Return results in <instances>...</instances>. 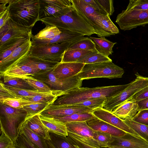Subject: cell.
Listing matches in <instances>:
<instances>
[{"label":"cell","instance_id":"6da1fadb","mask_svg":"<svg viewBox=\"0 0 148 148\" xmlns=\"http://www.w3.org/2000/svg\"><path fill=\"white\" fill-rule=\"evenodd\" d=\"M130 84L92 88H77L58 97L52 104L69 105L91 99L111 97L121 92Z\"/></svg>","mask_w":148,"mask_h":148},{"label":"cell","instance_id":"7a4b0ae2","mask_svg":"<svg viewBox=\"0 0 148 148\" xmlns=\"http://www.w3.org/2000/svg\"><path fill=\"white\" fill-rule=\"evenodd\" d=\"M8 4L10 18L15 23L32 28L39 20V0H10Z\"/></svg>","mask_w":148,"mask_h":148},{"label":"cell","instance_id":"3957f363","mask_svg":"<svg viewBox=\"0 0 148 148\" xmlns=\"http://www.w3.org/2000/svg\"><path fill=\"white\" fill-rule=\"evenodd\" d=\"M46 25L54 26L63 29L81 34L84 36L95 34L93 27L74 9L69 12L55 17L40 19Z\"/></svg>","mask_w":148,"mask_h":148},{"label":"cell","instance_id":"277c9868","mask_svg":"<svg viewBox=\"0 0 148 148\" xmlns=\"http://www.w3.org/2000/svg\"><path fill=\"white\" fill-rule=\"evenodd\" d=\"M124 73L122 68L112 62L85 64L77 76L82 80L98 78H120Z\"/></svg>","mask_w":148,"mask_h":148},{"label":"cell","instance_id":"5b68a950","mask_svg":"<svg viewBox=\"0 0 148 148\" xmlns=\"http://www.w3.org/2000/svg\"><path fill=\"white\" fill-rule=\"evenodd\" d=\"M135 79L119 94L106 98L102 108L112 112L116 107L128 100L135 94L148 87V77L142 76L137 73L135 74Z\"/></svg>","mask_w":148,"mask_h":148},{"label":"cell","instance_id":"8992f818","mask_svg":"<svg viewBox=\"0 0 148 148\" xmlns=\"http://www.w3.org/2000/svg\"><path fill=\"white\" fill-rule=\"evenodd\" d=\"M32 29L19 24L10 18L5 25L0 28V51L21 39L31 37Z\"/></svg>","mask_w":148,"mask_h":148},{"label":"cell","instance_id":"52a82bcc","mask_svg":"<svg viewBox=\"0 0 148 148\" xmlns=\"http://www.w3.org/2000/svg\"><path fill=\"white\" fill-rule=\"evenodd\" d=\"M52 70L40 71L32 76L46 84L52 90L66 92L82 86L83 80L77 75L66 79L58 78L52 73Z\"/></svg>","mask_w":148,"mask_h":148},{"label":"cell","instance_id":"ba28073f","mask_svg":"<svg viewBox=\"0 0 148 148\" xmlns=\"http://www.w3.org/2000/svg\"><path fill=\"white\" fill-rule=\"evenodd\" d=\"M115 22L124 31L144 26L148 24V10L126 9L118 14Z\"/></svg>","mask_w":148,"mask_h":148},{"label":"cell","instance_id":"9c48e42d","mask_svg":"<svg viewBox=\"0 0 148 148\" xmlns=\"http://www.w3.org/2000/svg\"><path fill=\"white\" fill-rule=\"evenodd\" d=\"M0 112L5 119L3 126L16 144L17 137V129L20 123L25 119L26 112L23 110L14 108L2 103H0Z\"/></svg>","mask_w":148,"mask_h":148},{"label":"cell","instance_id":"30bf717a","mask_svg":"<svg viewBox=\"0 0 148 148\" xmlns=\"http://www.w3.org/2000/svg\"><path fill=\"white\" fill-rule=\"evenodd\" d=\"M73 43L66 42L43 46L32 45L28 55L48 61L60 63L64 52Z\"/></svg>","mask_w":148,"mask_h":148},{"label":"cell","instance_id":"8fae6325","mask_svg":"<svg viewBox=\"0 0 148 148\" xmlns=\"http://www.w3.org/2000/svg\"><path fill=\"white\" fill-rule=\"evenodd\" d=\"M39 20L58 17L74 9L71 0H39Z\"/></svg>","mask_w":148,"mask_h":148},{"label":"cell","instance_id":"7c38bea8","mask_svg":"<svg viewBox=\"0 0 148 148\" xmlns=\"http://www.w3.org/2000/svg\"><path fill=\"white\" fill-rule=\"evenodd\" d=\"M72 3L78 13L92 26L95 34L99 37L110 36L112 35L101 27L96 22V16L99 14L90 5L83 0H71Z\"/></svg>","mask_w":148,"mask_h":148},{"label":"cell","instance_id":"4fadbf2b","mask_svg":"<svg viewBox=\"0 0 148 148\" xmlns=\"http://www.w3.org/2000/svg\"><path fill=\"white\" fill-rule=\"evenodd\" d=\"M66 125L68 133L77 136L90 145L101 148L94 138L95 131L88 126L86 122L67 123Z\"/></svg>","mask_w":148,"mask_h":148},{"label":"cell","instance_id":"5bb4252c","mask_svg":"<svg viewBox=\"0 0 148 148\" xmlns=\"http://www.w3.org/2000/svg\"><path fill=\"white\" fill-rule=\"evenodd\" d=\"M61 33L50 39H36L31 36L32 45L43 46L66 42H73L84 37L83 35L69 30L59 29Z\"/></svg>","mask_w":148,"mask_h":148},{"label":"cell","instance_id":"9a60e30c","mask_svg":"<svg viewBox=\"0 0 148 148\" xmlns=\"http://www.w3.org/2000/svg\"><path fill=\"white\" fill-rule=\"evenodd\" d=\"M93 110L86 107H74L69 105L51 104L47 106L40 114L50 117H61L82 112H92Z\"/></svg>","mask_w":148,"mask_h":148},{"label":"cell","instance_id":"2e32d148","mask_svg":"<svg viewBox=\"0 0 148 148\" xmlns=\"http://www.w3.org/2000/svg\"><path fill=\"white\" fill-rule=\"evenodd\" d=\"M21 59L0 71L1 76L21 78L32 76L40 71L34 66L23 62Z\"/></svg>","mask_w":148,"mask_h":148},{"label":"cell","instance_id":"e0dca14e","mask_svg":"<svg viewBox=\"0 0 148 148\" xmlns=\"http://www.w3.org/2000/svg\"><path fill=\"white\" fill-rule=\"evenodd\" d=\"M92 113L96 118L116 127L126 133L140 137L136 132L125 123L123 119L114 114L112 112L104 109L102 108H100L93 110Z\"/></svg>","mask_w":148,"mask_h":148},{"label":"cell","instance_id":"ac0fdd59","mask_svg":"<svg viewBox=\"0 0 148 148\" xmlns=\"http://www.w3.org/2000/svg\"><path fill=\"white\" fill-rule=\"evenodd\" d=\"M85 64L78 62H60L51 71L57 78H68L77 75Z\"/></svg>","mask_w":148,"mask_h":148},{"label":"cell","instance_id":"d6986e66","mask_svg":"<svg viewBox=\"0 0 148 148\" xmlns=\"http://www.w3.org/2000/svg\"><path fill=\"white\" fill-rule=\"evenodd\" d=\"M110 145L129 148H148V142L142 138L127 133L121 137L112 136Z\"/></svg>","mask_w":148,"mask_h":148},{"label":"cell","instance_id":"ffe728a7","mask_svg":"<svg viewBox=\"0 0 148 148\" xmlns=\"http://www.w3.org/2000/svg\"><path fill=\"white\" fill-rule=\"evenodd\" d=\"M31 39L28 40L9 56L0 61V71L29 54L32 46Z\"/></svg>","mask_w":148,"mask_h":148},{"label":"cell","instance_id":"44dd1931","mask_svg":"<svg viewBox=\"0 0 148 148\" xmlns=\"http://www.w3.org/2000/svg\"><path fill=\"white\" fill-rule=\"evenodd\" d=\"M86 122L88 126L94 131L106 133L112 136L121 137L127 133L96 117Z\"/></svg>","mask_w":148,"mask_h":148},{"label":"cell","instance_id":"7402d4cb","mask_svg":"<svg viewBox=\"0 0 148 148\" xmlns=\"http://www.w3.org/2000/svg\"><path fill=\"white\" fill-rule=\"evenodd\" d=\"M139 111L136 101H126L116 107L112 112L123 120H131Z\"/></svg>","mask_w":148,"mask_h":148},{"label":"cell","instance_id":"603a6c76","mask_svg":"<svg viewBox=\"0 0 148 148\" xmlns=\"http://www.w3.org/2000/svg\"><path fill=\"white\" fill-rule=\"evenodd\" d=\"M40 118L50 133L64 136H68L66 123L55 119L54 118L39 114Z\"/></svg>","mask_w":148,"mask_h":148},{"label":"cell","instance_id":"cb8c5ba5","mask_svg":"<svg viewBox=\"0 0 148 148\" xmlns=\"http://www.w3.org/2000/svg\"><path fill=\"white\" fill-rule=\"evenodd\" d=\"M17 133V136L19 133L24 134L38 148H48L46 140L33 132L29 128L25 119L19 125Z\"/></svg>","mask_w":148,"mask_h":148},{"label":"cell","instance_id":"d4e9b609","mask_svg":"<svg viewBox=\"0 0 148 148\" xmlns=\"http://www.w3.org/2000/svg\"><path fill=\"white\" fill-rule=\"evenodd\" d=\"M39 114L25 118V119L33 132L46 140H50V132L41 121Z\"/></svg>","mask_w":148,"mask_h":148},{"label":"cell","instance_id":"484cf974","mask_svg":"<svg viewBox=\"0 0 148 148\" xmlns=\"http://www.w3.org/2000/svg\"><path fill=\"white\" fill-rule=\"evenodd\" d=\"M21 60L25 63L34 66L40 71L52 70L60 63L45 60L28 55L22 58Z\"/></svg>","mask_w":148,"mask_h":148},{"label":"cell","instance_id":"4316f807","mask_svg":"<svg viewBox=\"0 0 148 148\" xmlns=\"http://www.w3.org/2000/svg\"><path fill=\"white\" fill-rule=\"evenodd\" d=\"M66 93L61 90H52L42 94L24 97L34 102L45 103L50 105L53 104L58 97L65 94Z\"/></svg>","mask_w":148,"mask_h":148},{"label":"cell","instance_id":"83f0119b","mask_svg":"<svg viewBox=\"0 0 148 148\" xmlns=\"http://www.w3.org/2000/svg\"><path fill=\"white\" fill-rule=\"evenodd\" d=\"M89 38L95 43L98 52L107 57L112 54L113 47L116 42H112L104 37L97 38L90 36Z\"/></svg>","mask_w":148,"mask_h":148},{"label":"cell","instance_id":"f1b7e54d","mask_svg":"<svg viewBox=\"0 0 148 148\" xmlns=\"http://www.w3.org/2000/svg\"><path fill=\"white\" fill-rule=\"evenodd\" d=\"M96 21L101 27L106 32L112 35L119 33V29L113 23L109 15H97Z\"/></svg>","mask_w":148,"mask_h":148},{"label":"cell","instance_id":"f546056e","mask_svg":"<svg viewBox=\"0 0 148 148\" xmlns=\"http://www.w3.org/2000/svg\"><path fill=\"white\" fill-rule=\"evenodd\" d=\"M95 117L92 112H85L75 113L62 117H56L54 118L57 120L66 123L87 122Z\"/></svg>","mask_w":148,"mask_h":148},{"label":"cell","instance_id":"4dcf8cb0","mask_svg":"<svg viewBox=\"0 0 148 148\" xmlns=\"http://www.w3.org/2000/svg\"><path fill=\"white\" fill-rule=\"evenodd\" d=\"M92 52L78 49L66 50L64 53L61 62H76Z\"/></svg>","mask_w":148,"mask_h":148},{"label":"cell","instance_id":"1f68e13d","mask_svg":"<svg viewBox=\"0 0 148 148\" xmlns=\"http://www.w3.org/2000/svg\"><path fill=\"white\" fill-rule=\"evenodd\" d=\"M107 62H112V60L108 57L96 51L86 55L76 62L87 64Z\"/></svg>","mask_w":148,"mask_h":148},{"label":"cell","instance_id":"d6a6232c","mask_svg":"<svg viewBox=\"0 0 148 148\" xmlns=\"http://www.w3.org/2000/svg\"><path fill=\"white\" fill-rule=\"evenodd\" d=\"M78 49L91 51H97L95 43L88 37H83L73 43L67 50Z\"/></svg>","mask_w":148,"mask_h":148},{"label":"cell","instance_id":"836d02e7","mask_svg":"<svg viewBox=\"0 0 148 148\" xmlns=\"http://www.w3.org/2000/svg\"><path fill=\"white\" fill-rule=\"evenodd\" d=\"M50 141L56 148H76L67 136L50 133Z\"/></svg>","mask_w":148,"mask_h":148},{"label":"cell","instance_id":"e575fe53","mask_svg":"<svg viewBox=\"0 0 148 148\" xmlns=\"http://www.w3.org/2000/svg\"><path fill=\"white\" fill-rule=\"evenodd\" d=\"M61 31L57 27L54 26L46 25L43 29L41 30L37 34L32 36L34 38L42 40L50 39L55 36L60 34Z\"/></svg>","mask_w":148,"mask_h":148},{"label":"cell","instance_id":"d590c367","mask_svg":"<svg viewBox=\"0 0 148 148\" xmlns=\"http://www.w3.org/2000/svg\"><path fill=\"white\" fill-rule=\"evenodd\" d=\"M3 82L5 85L21 89L35 90L23 79L18 77L3 76Z\"/></svg>","mask_w":148,"mask_h":148},{"label":"cell","instance_id":"8d00e7d4","mask_svg":"<svg viewBox=\"0 0 148 148\" xmlns=\"http://www.w3.org/2000/svg\"><path fill=\"white\" fill-rule=\"evenodd\" d=\"M106 99L105 97L91 99L69 105L74 107H86L93 110L97 108H102Z\"/></svg>","mask_w":148,"mask_h":148},{"label":"cell","instance_id":"74e56055","mask_svg":"<svg viewBox=\"0 0 148 148\" xmlns=\"http://www.w3.org/2000/svg\"><path fill=\"white\" fill-rule=\"evenodd\" d=\"M123 120L141 137L148 142V126L137 123L132 119Z\"/></svg>","mask_w":148,"mask_h":148},{"label":"cell","instance_id":"f35d334b","mask_svg":"<svg viewBox=\"0 0 148 148\" xmlns=\"http://www.w3.org/2000/svg\"><path fill=\"white\" fill-rule=\"evenodd\" d=\"M38 103H39L31 101L24 98H8L5 99L0 103L14 108L20 109L24 106Z\"/></svg>","mask_w":148,"mask_h":148},{"label":"cell","instance_id":"ab89813d","mask_svg":"<svg viewBox=\"0 0 148 148\" xmlns=\"http://www.w3.org/2000/svg\"><path fill=\"white\" fill-rule=\"evenodd\" d=\"M94 138L100 148H108L112 141V136L110 134L100 131H95Z\"/></svg>","mask_w":148,"mask_h":148},{"label":"cell","instance_id":"60d3db41","mask_svg":"<svg viewBox=\"0 0 148 148\" xmlns=\"http://www.w3.org/2000/svg\"><path fill=\"white\" fill-rule=\"evenodd\" d=\"M21 78L25 81L35 90L43 92H50L52 90L46 84L32 76H26Z\"/></svg>","mask_w":148,"mask_h":148},{"label":"cell","instance_id":"b9f144b4","mask_svg":"<svg viewBox=\"0 0 148 148\" xmlns=\"http://www.w3.org/2000/svg\"><path fill=\"white\" fill-rule=\"evenodd\" d=\"M0 129V148H16L14 142L6 132L1 122Z\"/></svg>","mask_w":148,"mask_h":148},{"label":"cell","instance_id":"7bdbcfd3","mask_svg":"<svg viewBox=\"0 0 148 148\" xmlns=\"http://www.w3.org/2000/svg\"><path fill=\"white\" fill-rule=\"evenodd\" d=\"M49 105L47 103H39L24 106L21 109L23 110L26 112V115L25 118H26L40 113Z\"/></svg>","mask_w":148,"mask_h":148},{"label":"cell","instance_id":"ee69618b","mask_svg":"<svg viewBox=\"0 0 148 148\" xmlns=\"http://www.w3.org/2000/svg\"><path fill=\"white\" fill-rule=\"evenodd\" d=\"M24 97L18 95L8 88L1 81L0 82V101L8 98H23Z\"/></svg>","mask_w":148,"mask_h":148},{"label":"cell","instance_id":"f6af8a7d","mask_svg":"<svg viewBox=\"0 0 148 148\" xmlns=\"http://www.w3.org/2000/svg\"><path fill=\"white\" fill-rule=\"evenodd\" d=\"M31 37L23 38L0 51V61L3 60L11 54L16 48Z\"/></svg>","mask_w":148,"mask_h":148},{"label":"cell","instance_id":"bcb514c9","mask_svg":"<svg viewBox=\"0 0 148 148\" xmlns=\"http://www.w3.org/2000/svg\"><path fill=\"white\" fill-rule=\"evenodd\" d=\"M7 87L17 95L23 97H31L42 94L48 92H43L36 90H25L17 88L6 85Z\"/></svg>","mask_w":148,"mask_h":148},{"label":"cell","instance_id":"7dc6e473","mask_svg":"<svg viewBox=\"0 0 148 148\" xmlns=\"http://www.w3.org/2000/svg\"><path fill=\"white\" fill-rule=\"evenodd\" d=\"M15 145L19 148H38L26 136L19 133L18 134Z\"/></svg>","mask_w":148,"mask_h":148},{"label":"cell","instance_id":"c3c4849f","mask_svg":"<svg viewBox=\"0 0 148 148\" xmlns=\"http://www.w3.org/2000/svg\"><path fill=\"white\" fill-rule=\"evenodd\" d=\"M126 9L148 10V0H130Z\"/></svg>","mask_w":148,"mask_h":148},{"label":"cell","instance_id":"681fc988","mask_svg":"<svg viewBox=\"0 0 148 148\" xmlns=\"http://www.w3.org/2000/svg\"><path fill=\"white\" fill-rule=\"evenodd\" d=\"M132 120L137 123L148 126V109L139 111Z\"/></svg>","mask_w":148,"mask_h":148},{"label":"cell","instance_id":"f907efd6","mask_svg":"<svg viewBox=\"0 0 148 148\" xmlns=\"http://www.w3.org/2000/svg\"><path fill=\"white\" fill-rule=\"evenodd\" d=\"M67 137L74 145L79 148H97L85 143L77 136L71 133H68Z\"/></svg>","mask_w":148,"mask_h":148},{"label":"cell","instance_id":"816d5d0a","mask_svg":"<svg viewBox=\"0 0 148 148\" xmlns=\"http://www.w3.org/2000/svg\"><path fill=\"white\" fill-rule=\"evenodd\" d=\"M86 3L92 7L99 14L103 16L108 15L97 0H84Z\"/></svg>","mask_w":148,"mask_h":148},{"label":"cell","instance_id":"f5cc1de1","mask_svg":"<svg viewBox=\"0 0 148 148\" xmlns=\"http://www.w3.org/2000/svg\"><path fill=\"white\" fill-rule=\"evenodd\" d=\"M103 8L106 11L108 15H112L114 11L113 1L112 0H97Z\"/></svg>","mask_w":148,"mask_h":148},{"label":"cell","instance_id":"db71d44e","mask_svg":"<svg viewBox=\"0 0 148 148\" xmlns=\"http://www.w3.org/2000/svg\"><path fill=\"white\" fill-rule=\"evenodd\" d=\"M148 98V87L138 92L128 100H134L139 101Z\"/></svg>","mask_w":148,"mask_h":148},{"label":"cell","instance_id":"11a10c76","mask_svg":"<svg viewBox=\"0 0 148 148\" xmlns=\"http://www.w3.org/2000/svg\"><path fill=\"white\" fill-rule=\"evenodd\" d=\"M10 18V12L7 8L3 12L0 14V28L5 25Z\"/></svg>","mask_w":148,"mask_h":148},{"label":"cell","instance_id":"9f6ffc18","mask_svg":"<svg viewBox=\"0 0 148 148\" xmlns=\"http://www.w3.org/2000/svg\"><path fill=\"white\" fill-rule=\"evenodd\" d=\"M136 101L139 111L148 109V98Z\"/></svg>","mask_w":148,"mask_h":148},{"label":"cell","instance_id":"6f0895ef","mask_svg":"<svg viewBox=\"0 0 148 148\" xmlns=\"http://www.w3.org/2000/svg\"><path fill=\"white\" fill-rule=\"evenodd\" d=\"M10 0H0V14L3 12L7 9L6 5L8 4Z\"/></svg>","mask_w":148,"mask_h":148},{"label":"cell","instance_id":"680465c9","mask_svg":"<svg viewBox=\"0 0 148 148\" xmlns=\"http://www.w3.org/2000/svg\"><path fill=\"white\" fill-rule=\"evenodd\" d=\"M48 148H56L50 140H46Z\"/></svg>","mask_w":148,"mask_h":148},{"label":"cell","instance_id":"91938a15","mask_svg":"<svg viewBox=\"0 0 148 148\" xmlns=\"http://www.w3.org/2000/svg\"><path fill=\"white\" fill-rule=\"evenodd\" d=\"M108 148H129L128 147L121 146H115V145H110L109 147H108Z\"/></svg>","mask_w":148,"mask_h":148},{"label":"cell","instance_id":"94428289","mask_svg":"<svg viewBox=\"0 0 148 148\" xmlns=\"http://www.w3.org/2000/svg\"><path fill=\"white\" fill-rule=\"evenodd\" d=\"M75 146L76 148H79L77 146L75 145Z\"/></svg>","mask_w":148,"mask_h":148},{"label":"cell","instance_id":"6125c7cd","mask_svg":"<svg viewBox=\"0 0 148 148\" xmlns=\"http://www.w3.org/2000/svg\"><path fill=\"white\" fill-rule=\"evenodd\" d=\"M16 147H17V148H19V147H18L16 146Z\"/></svg>","mask_w":148,"mask_h":148}]
</instances>
